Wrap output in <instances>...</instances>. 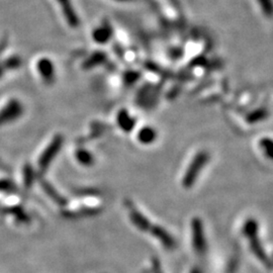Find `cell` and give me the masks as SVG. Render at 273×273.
<instances>
[{
    "instance_id": "6",
    "label": "cell",
    "mask_w": 273,
    "mask_h": 273,
    "mask_svg": "<svg viewBox=\"0 0 273 273\" xmlns=\"http://www.w3.org/2000/svg\"><path fill=\"white\" fill-rule=\"evenodd\" d=\"M193 232L194 247L198 253L202 254L205 251V235L203 230V224L199 219H195L193 221Z\"/></svg>"
},
{
    "instance_id": "15",
    "label": "cell",
    "mask_w": 273,
    "mask_h": 273,
    "mask_svg": "<svg viewBox=\"0 0 273 273\" xmlns=\"http://www.w3.org/2000/svg\"><path fill=\"white\" fill-rule=\"evenodd\" d=\"M194 273H200V272H199V271H196V272H194Z\"/></svg>"
},
{
    "instance_id": "4",
    "label": "cell",
    "mask_w": 273,
    "mask_h": 273,
    "mask_svg": "<svg viewBox=\"0 0 273 273\" xmlns=\"http://www.w3.org/2000/svg\"><path fill=\"white\" fill-rule=\"evenodd\" d=\"M63 145V137L62 135H56L48 143L47 147L43 150V153L40 156L39 164L41 169H46V167L51 163V161L56 157L60 148Z\"/></svg>"
},
{
    "instance_id": "1",
    "label": "cell",
    "mask_w": 273,
    "mask_h": 273,
    "mask_svg": "<svg viewBox=\"0 0 273 273\" xmlns=\"http://www.w3.org/2000/svg\"><path fill=\"white\" fill-rule=\"evenodd\" d=\"M23 114V106L16 98L7 99L0 106V126L10 124L18 120Z\"/></svg>"
},
{
    "instance_id": "10",
    "label": "cell",
    "mask_w": 273,
    "mask_h": 273,
    "mask_svg": "<svg viewBox=\"0 0 273 273\" xmlns=\"http://www.w3.org/2000/svg\"><path fill=\"white\" fill-rule=\"evenodd\" d=\"M153 235L157 238H159V240L161 241V243L169 248V249H173L175 247V242L174 240L172 239V237L165 231L163 230L162 228H159V227H156L153 229Z\"/></svg>"
},
{
    "instance_id": "9",
    "label": "cell",
    "mask_w": 273,
    "mask_h": 273,
    "mask_svg": "<svg viewBox=\"0 0 273 273\" xmlns=\"http://www.w3.org/2000/svg\"><path fill=\"white\" fill-rule=\"evenodd\" d=\"M117 123L119 127L126 132L131 131L135 126L134 119L129 115L127 111H121L119 113V115L117 116Z\"/></svg>"
},
{
    "instance_id": "5",
    "label": "cell",
    "mask_w": 273,
    "mask_h": 273,
    "mask_svg": "<svg viewBox=\"0 0 273 273\" xmlns=\"http://www.w3.org/2000/svg\"><path fill=\"white\" fill-rule=\"evenodd\" d=\"M36 72H38L39 76L43 80V82L47 84H51L54 82L56 77V70L54 62L48 57H40L35 63Z\"/></svg>"
},
{
    "instance_id": "12",
    "label": "cell",
    "mask_w": 273,
    "mask_h": 273,
    "mask_svg": "<svg viewBox=\"0 0 273 273\" xmlns=\"http://www.w3.org/2000/svg\"><path fill=\"white\" fill-rule=\"evenodd\" d=\"M75 158L84 165H89L92 163V155L86 149H77L75 151Z\"/></svg>"
},
{
    "instance_id": "3",
    "label": "cell",
    "mask_w": 273,
    "mask_h": 273,
    "mask_svg": "<svg viewBox=\"0 0 273 273\" xmlns=\"http://www.w3.org/2000/svg\"><path fill=\"white\" fill-rule=\"evenodd\" d=\"M244 233L251 240L250 245H251L252 251L256 254L257 258L259 260H261L263 263H265L266 266H269L270 261L268 259L266 253L262 249L261 244L259 243L258 238H257V224H256V222H254L252 220L248 221L244 226Z\"/></svg>"
},
{
    "instance_id": "2",
    "label": "cell",
    "mask_w": 273,
    "mask_h": 273,
    "mask_svg": "<svg viewBox=\"0 0 273 273\" xmlns=\"http://www.w3.org/2000/svg\"><path fill=\"white\" fill-rule=\"evenodd\" d=\"M208 154L205 152L199 153L193 160L192 164L189 165L184 178H183V186L186 188H189L194 185V183L196 182L198 176L200 175V173L202 172L203 168L205 167V164L208 162Z\"/></svg>"
},
{
    "instance_id": "13",
    "label": "cell",
    "mask_w": 273,
    "mask_h": 273,
    "mask_svg": "<svg viewBox=\"0 0 273 273\" xmlns=\"http://www.w3.org/2000/svg\"><path fill=\"white\" fill-rule=\"evenodd\" d=\"M131 215H132L133 221L136 223L137 227H139L141 230H147L148 229V227H149L148 221H147L146 217L141 215V213H139L138 211H133Z\"/></svg>"
},
{
    "instance_id": "7",
    "label": "cell",
    "mask_w": 273,
    "mask_h": 273,
    "mask_svg": "<svg viewBox=\"0 0 273 273\" xmlns=\"http://www.w3.org/2000/svg\"><path fill=\"white\" fill-rule=\"evenodd\" d=\"M60 6H62V10H63V15L65 17V19L67 20L70 26L72 28H76L79 25V19L78 16L74 10V8L72 7V4L70 2V0H58Z\"/></svg>"
},
{
    "instance_id": "14",
    "label": "cell",
    "mask_w": 273,
    "mask_h": 273,
    "mask_svg": "<svg viewBox=\"0 0 273 273\" xmlns=\"http://www.w3.org/2000/svg\"><path fill=\"white\" fill-rule=\"evenodd\" d=\"M261 146H262V148H264L266 155L269 158H272L273 159V141L265 139V140H263L261 142Z\"/></svg>"
},
{
    "instance_id": "8",
    "label": "cell",
    "mask_w": 273,
    "mask_h": 273,
    "mask_svg": "<svg viewBox=\"0 0 273 273\" xmlns=\"http://www.w3.org/2000/svg\"><path fill=\"white\" fill-rule=\"evenodd\" d=\"M112 29L107 23L100 24L92 32V40H94L97 44H105L111 40L112 37Z\"/></svg>"
},
{
    "instance_id": "11",
    "label": "cell",
    "mask_w": 273,
    "mask_h": 273,
    "mask_svg": "<svg viewBox=\"0 0 273 273\" xmlns=\"http://www.w3.org/2000/svg\"><path fill=\"white\" fill-rule=\"evenodd\" d=\"M155 138H156L155 131L149 127H145L144 129L140 130V132L138 134L139 141L143 144H149V143L153 142Z\"/></svg>"
}]
</instances>
